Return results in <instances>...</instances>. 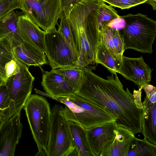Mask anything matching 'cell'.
Wrapping results in <instances>:
<instances>
[{"label":"cell","instance_id":"6da1fadb","mask_svg":"<svg viewBox=\"0 0 156 156\" xmlns=\"http://www.w3.org/2000/svg\"><path fill=\"white\" fill-rule=\"evenodd\" d=\"M93 68H83L80 86L76 94L101 108L116 119L117 126L134 135L142 133V110L134 97L123 85L117 73L103 78L94 73Z\"/></svg>","mask_w":156,"mask_h":156},{"label":"cell","instance_id":"7a4b0ae2","mask_svg":"<svg viewBox=\"0 0 156 156\" xmlns=\"http://www.w3.org/2000/svg\"><path fill=\"white\" fill-rule=\"evenodd\" d=\"M99 5L90 3L73 9L67 18L71 27L79 33L81 44L80 55L75 67L84 68L95 63L100 40L98 21Z\"/></svg>","mask_w":156,"mask_h":156},{"label":"cell","instance_id":"3957f363","mask_svg":"<svg viewBox=\"0 0 156 156\" xmlns=\"http://www.w3.org/2000/svg\"><path fill=\"white\" fill-rule=\"evenodd\" d=\"M120 17L125 21V27L120 30L124 50L131 49L151 54L156 36V22L140 13Z\"/></svg>","mask_w":156,"mask_h":156},{"label":"cell","instance_id":"277c9868","mask_svg":"<svg viewBox=\"0 0 156 156\" xmlns=\"http://www.w3.org/2000/svg\"><path fill=\"white\" fill-rule=\"evenodd\" d=\"M23 108L38 149V152L35 155L46 156L50 132V104L45 98L30 94Z\"/></svg>","mask_w":156,"mask_h":156},{"label":"cell","instance_id":"5b68a950","mask_svg":"<svg viewBox=\"0 0 156 156\" xmlns=\"http://www.w3.org/2000/svg\"><path fill=\"white\" fill-rule=\"evenodd\" d=\"M59 102L65 105L63 113L67 121L77 123L87 129L116 122L107 111L76 94L60 97Z\"/></svg>","mask_w":156,"mask_h":156},{"label":"cell","instance_id":"8992f818","mask_svg":"<svg viewBox=\"0 0 156 156\" xmlns=\"http://www.w3.org/2000/svg\"><path fill=\"white\" fill-rule=\"evenodd\" d=\"M63 107L58 104L51 109L50 132L46 156H73L74 147L68 121L63 113Z\"/></svg>","mask_w":156,"mask_h":156},{"label":"cell","instance_id":"52a82bcc","mask_svg":"<svg viewBox=\"0 0 156 156\" xmlns=\"http://www.w3.org/2000/svg\"><path fill=\"white\" fill-rule=\"evenodd\" d=\"M20 66L18 72L8 78L5 83L10 104L9 117L20 113L31 93L35 78L25 64L16 58Z\"/></svg>","mask_w":156,"mask_h":156},{"label":"cell","instance_id":"ba28073f","mask_svg":"<svg viewBox=\"0 0 156 156\" xmlns=\"http://www.w3.org/2000/svg\"><path fill=\"white\" fill-rule=\"evenodd\" d=\"M44 43L45 53L52 69L76 65L79 57L78 54L56 29L46 33Z\"/></svg>","mask_w":156,"mask_h":156},{"label":"cell","instance_id":"9c48e42d","mask_svg":"<svg viewBox=\"0 0 156 156\" xmlns=\"http://www.w3.org/2000/svg\"><path fill=\"white\" fill-rule=\"evenodd\" d=\"M26 13L38 26L47 33L56 29L61 12L60 0H25Z\"/></svg>","mask_w":156,"mask_h":156},{"label":"cell","instance_id":"30bf717a","mask_svg":"<svg viewBox=\"0 0 156 156\" xmlns=\"http://www.w3.org/2000/svg\"><path fill=\"white\" fill-rule=\"evenodd\" d=\"M20 112L0 122V156H14L22 136L23 125Z\"/></svg>","mask_w":156,"mask_h":156},{"label":"cell","instance_id":"8fae6325","mask_svg":"<svg viewBox=\"0 0 156 156\" xmlns=\"http://www.w3.org/2000/svg\"><path fill=\"white\" fill-rule=\"evenodd\" d=\"M117 124L111 122L87 129V136L93 156H103L115 137Z\"/></svg>","mask_w":156,"mask_h":156},{"label":"cell","instance_id":"7c38bea8","mask_svg":"<svg viewBox=\"0 0 156 156\" xmlns=\"http://www.w3.org/2000/svg\"><path fill=\"white\" fill-rule=\"evenodd\" d=\"M152 70L145 62L142 56L135 58L123 55L119 73L140 88L150 84Z\"/></svg>","mask_w":156,"mask_h":156},{"label":"cell","instance_id":"4fadbf2b","mask_svg":"<svg viewBox=\"0 0 156 156\" xmlns=\"http://www.w3.org/2000/svg\"><path fill=\"white\" fill-rule=\"evenodd\" d=\"M142 102V134L144 139L156 145V90L147 89Z\"/></svg>","mask_w":156,"mask_h":156},{"label":"cell","instance_id":"5bb4252c","mask_svg":"<svg viewBox=\"0 0 156 156\" xmlns=\"http://www.w3.org/2000/svg\"><path fill=\"white\" fill-rule=\"evenodd\" d=\"M43 72L41 85L46 92L56 97H62L76 94V91L67 78L52 70Z\"/></svg>","mask_w":156,"mask_h":156},{"label":"cell","instance_id":"9a60e30c","mask_svg":"<svg viewBox=\"0 0 156 156\" xmlns=\"http://www.w3.org/2000/svg\"><path fill=\"white\" fill-rule=\"evenodd\" d=\"M17 28L20 37L23 41L33 45L45 52L44 38L46 32L24 13L19 16Z\"/></svg>","mask_w":156,"mask_h":156},{"label":"cell","instance_id":"2e32d148","mask_svg":"<svg viewBox=\"0 0 156 156\" xmlns=\"http://www.w3.org/2000/svg\"><path fill=\"white\" fill-rule=\"evenodd\" d=\"M15 58L28 66H41L48 63L44 53L30 44L25 41L13 48Z\"/></svg>","mask_w":156,"mask_h":156},{"label":"cell","instance_id":"e0dca14e","mask_svg":"<svg viewBox=\"0 0 156 156\" xmlns=\"http://www.w3.org/2000/svg\"><path fill=\"white\" fill-rule=\"evenodd\" d=\"M108 23H103L100 27V38L109 51L122 62L125 50L120 30L109 27Z\"/></svg>","mask_w":156,"mask_h":156},{"label":"cell","instance_id":"ac0fdd59","mask_svg":"<svg viewBox=\"0 0 156 156\" xmlns=\"http://www.w3.org/2000/svg\"><path fill=\"white\" fill-rule=\"evenodd\" d=\"M69 129L77 156H93L87 136V129L76 122L68 121Z\"/></svg>","mask_w":156,"mask_h":156},{"label":"cell","instance_id":"d6986e66","mask_svg":"<svg viewBox=\"0 0 156 156\" xmlns=\"http://www.w3.org/2000/svg\"><path fill=\"white\" fill-rule=\"evenodd\" d=\"M134 136L128 129L117 126L115 139L103 156H126Z\"/></svg>","mask_w":156,"mask_h":156},{"label":"cell","instance_id":"ffe728a7","mask_svg":"<svg viewBox=\"0 0 156 156\" xmlns=\"http://www.w3.org/2000/svg\"><path fill=\"white\" fill-rule=\"evenodd\" d=\"M20 15L14 10L0 21V34L10 40L13 48L20 44L23 41L17 28L18 18Z\"/></svg>","mask_w":156,"mask_h":156},{"label":"cell","instance_id":"44dd1931","mask_svg":"<svg viewBox=\"0 0 156 156\" xmlns=\"http://www.w3.org/2000/svg\"><path fill=\"white\" fill-rule=\"evenodd\" d=\"M95 63L101 64L111 73L115 74L119 73L122 62L109 51L100 37L96 51Z\"/></svg>","mask_w":156,"mask_h":156},{"label":"cell","instance_id":"7402d4cb","mask_svg":"<svg viewBox=\"0 0 156 156\" xmlns=\"http://www.w3.org/2000/svg\"><path fill=\"white\" fill-rule=\"evenodd\" d=\"M59 19L60 20V23L58 25V30L61 33L67 43L76 52L79 56L81 50L79 36L72 31L63 12H61Z\"/></svg>","mask_w":156,"mask_h":156},{"label":"cell","instance_id":"603a6c76","mask_svg":"<svg viewBox=\"0 0 156 156\" xmlns=\"http://www.w3.org/2000/svg\"><path fill=\"white\" fill-rule=\"evenodd\" d=\"M156 156V145L147 140L140 139L135 136L132 139L126 156Z\"/></svg>","mask_w":156,"mask_h":156},{"label":"cell","instance_id":"cb8c5ba5","mask_svg":"<svg viewBox=\"0 0 156 156\" xmlns=\"http://www.w3.org/2000/svg\"><path fill=\"white\" fill-rule=\"evenodd\" d=\"M12 44L5 37L0 38V80L5 83L7 78L4 69L5 63L15 58Z\"/></svg>","mask_w":156,"mask_h":156},{"label":"cell","instance_id":"d4e9b609","mask_svg":"<svg viewBox=\"0 0 156 156\" xmlns=\"http://www.w3.org/2000/svg\"><path fill=\"white\" fill-rule=\"evenodd\" d=\"M83 69V68L69 67L52 70L69 79L73 85L76 92L80 84Z\"/></svg>","mask_w":156,"mask_h":156},{"label":"cell","instance_id":"484cf974","mask_svg":"<svg viewBox=\"0 0 156 156\" xmlns=\"http://www.w3.org/2000/svg\"><path fill=\"white\" fill-rule=\"evenodd\" d=\"M16 9L27 12V8L25 0H0V21Z\"/></svg>","mask_w":156,"mask_h":156},{"label":"cell","instance_id":"4316f807","mask_svg":"<svg viewBox=\"0 0 156 156\" xmlns=\"http://www.w3.org/2000/svg\"><path fill=\"white\" fill-rule=\"evenodd\" d=\"M120 17L117 12L110 5H107L101 0L98 16L99 27L105 22H109L113 19Z\"/></svg>","mask_w":156,"mask_h":156},{"label":"cell","instance_id":"83f0119b","mask_svg":"<svg viewBox=\"0 0 156 156\" xmlns=\"http://www.w3.org/2000/svg\"><path fill=\"white\" fill-rule=\"evenodd\" d=\"M10 102L7 87L4 83L0 84V122L9 119Z\"/></svg>","mask_w":156,"mask_h":156},{"label":"cell","instance_id":"f1b7e54d","mask_svg":"<svg viewBox=\"0 0 156 156\" xmlns=\"http://www.w3.org/2000/svg\"><path fill=\"white\" fill-rule=\"evenodd\" d=\"M112 6L119 8L122 9H127L147 3L148 0H101Z\"/></svg>","mask_w":156,"mask_h":156},{"label":"cell","instance_id":"f546056e","mask_svg":"<svg viewBox=\"0 0 156 156\" xmlns=\"http://www.w3.org/2000/svg\"><path fill=\"white\" fill-rule=\"evenodd\" d=\"M85 0H60L61 12L67 18L72 9L76 5Z\"/></svg>","mask_w":156,"mask_h":156},{"label":"cell","instance_id":"4dcf8cb0","mask_svg":"<svg viewBox=\"0 0 156 156\" xmlns=\"http://www.w3.org/2000/svg\"><path fill=\"white\" fill-rule=\"evenodd\" d=\"M19 69L20 66L16 58L6 62L4 66V69L7 78L17 73Z\"/></svg>","mask_w":156,"mask_h":156},{"label":"cell","instance_id":"1f68e13d","mask_svg":"<svg viewBox=\"0 0 156 156\" xmlns=\"http://www.w3.org/2000/svg\"><path fill=\"white\" fill-rule=\"evenodd\" d=\"M125 25V20L120 17L113 19L107 23L109 27L120 30L124 27Z\"/></svg>","mask_w":156,"mask_h":156},{"label":"cell","instance_id":"d6a6232c","mask_svg":"<svg viewBox=\"0 0 156 156\" xmlns=\"http://www.w3.org/2000/svg\"><path fill=\"white\" fill-rule=\"evenodd\" d=\"M142 89V87H141L139 88V89L138 90H134L133 91V94L137 106L141 109H142L143 108L141 100V90Z\"/></svg>","mask_w":156,"mask_h":156},{"label":"cell","instance_id":"836d02e7","mask_svg":"<svg viewBox=\"0 0 156 156\" xmlns=\"http://www.w3.org/2000/svg\"><path fill=\"white\" fill-rule=\"evenodd\" d=\"M34 90L37 94H39L47 97L49 98L55 100L57 101H58L59 102L60 97H56L52 96L49 95V94L47 93H44L43 92H42L36 88H34Z\"/></svg>","mask_w":156,"mask_h":156},{"label":"cell","instance_id":"e575fe53","mask_svg":"<svg viewBox=\"0 0 156 156\" xmlns=\"http://www.w3.org/2000/svg\"><path fill=\"white\" fill-rule=\"evenodd\" d=\"M147 3L152 6L153 10H156V0H149Z\"/></svg>","mask_w":156,"mask_h":156},{"label":"cell","instance_id":"d590c367","mask_svg":"<svg viewBox=\"0 0 156 156\" xmlns=\"http://www.w3.org/2000/svg\"><path fill=\"white\" fill-rule=\"evenodd\" d=\"M2 83H3L2 81L0 80V84Z\"/></svg>","mask_w":156,"mask_h":156},{"label":"cell","instance_id":"8d00e7d4","mask_svg":"<svg viewBox=\"0 0 156 156\" xmlns=\"http://www.w3.org/2000/svg\"><path fill=\"white\" fill-rule=\"evenodd\" d=\"M4 37L3 36H2L0 34V37Z\"/></svg>","mask_w":156,"mask_h":156},{"label":"cell","instance_id":"74e56055","mask_svg":"<svg viewBox=\"0 0 156 156\" xmlns=\"http://www.w3.org/2000/svg\"><path fill=\"white\" fill-rule=\"evenodd\" d=\"M148 0V1L149 0ZM148 1H147V2H148Z\"/></svg>","mask_w":156,"mask_h":156}]
</instances>
